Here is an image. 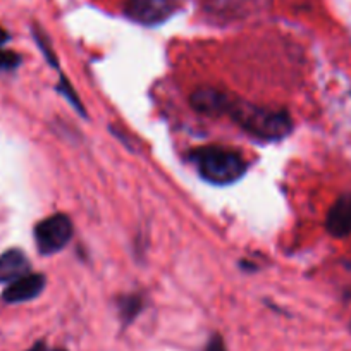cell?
<instances>
[{"label": "cell", "instance_id": "cell-11", "mask_svg": "<svg viewBox=\"0 0 351 351\" xmlns=\"http://www.w3.org/2000/svg\"><path fill=\"white\" fill-rule=\"evenodd\" d=\"M205 351H228L226 350V343L222 339L221 334H214V336L208 339L207 346H205Z\"/></svg>", "mask_w": 351, "mask_h": 351}, {"label": "cell", "instance_id": "cell-3", "mask_svg": "<svg viewBox=\"0 0 351 351\" xmlns=\"http://www.w3.org/2000/svg\"><path fill=\"white\" fill-rule=\"evenodd\" d=\"M74 226L69 215L53 214L35 226V243L42 255H53L69 245Z\"/></svg>", "mask_w": 351, "mask_h": 351}, {"label": "cell", "instance_id": "cell-10", "mask_svg": "<svg viewBox=\"0 0 351 351\" xmlns=\"http://www.w3.org/2000/svg\"><path fill=\"white\" fill-rule=\"evenodd\" d=\"M23 62V57L12 50L0 49V71H14Z\"/></svg>", "mask_w": 351, "mask_h": 351}, {"label": "cell", "instance_id": "cell-5", "mask_svg": "<svg viewBox=\"0 0 351 351\" xmlns=\"http://www.w3.org/2000/svg\"><path fill=\"white\" fill-rule=\"evenodd\" d=\"M45 285H47L45 276L29 272V274L23 276V278L16 279L14 282L8 285V288H5L4 293H2V302L9 303V305L29 302V300L42 295V291L45 289Z\"/></svg>", "mask_w": 351, "mask_h": 351}, {"label": "cell", "instance_id": "cell-7", "mask_svg": "<svg viewBox=\"0 0 351 351\" xmlns=\"http://www.w3.org/2000/svg\"><path fill=\"white\" fill-rule=\"evenodd\" d=\"M326 229L334 238L351 234V193L343 195L334 202L326 219Z\"/></svg>", "mask_w": 351, "mask_h": 351}, {"label": "cell", "instance_id": "cell-12", "mask_svg": "<svg viewBox=\"0 0 351 351\" xmlns=\"http://www.w3.org/2000/svg\"><path fill=\"white\" fill-rule=\"evenodd\" d=\"M28 351H67L64 348H52L45 343V341H38V343L33 344Z\"/></svg>", "mask_w": 351, "mask_h": 351}, {"label": "cell", "instance_id": "cell-1", "mask_svg": "<svg viewBox=\"0 0 351 351\" xmlns=\"http://www.w3.org/2000/svg\"><path fill=\"white\" fill-rule=\"evenodd\" d=\"M228 117H231L245 133L260 141H279L293 131V119L286 110L255 106L232 97Z\"/></svg>", "mask_w": 351, "mask_h": 351}, {"label": "cell", "instance_id": "cell-4", "mask_svg": "<svg viewBox=\"0 0 351 351\" xmlns=\"http://www.w3.org/2000/svg\"><path fill=\"white\" fill-rule=\"evenodd\" d=\"M176 12L172 0H128L124 14L131 21L143 26L162 25Z\"/></svg>", "mask_w": 351, "mask_h": 351}, {"label": "cell", "instance_id": "cell-9", "mask_svg": "<svg viewBox=\"0 0 351 351\" xmlns=\"http://www.w3.org/2000/svg\"><path fill=\"white\" fill-rule=\"evenodd\" d=\"M117 306H119V317L123 320L124 326H130L134 319L141 313L145 306V298L140 293H131V295H124L117 300Z\"/></svg>", "mask_w": 351, "mask_h": 351}, {"label": "cell", "instance_id": "cell-2", "mask_svg": "<svg viewBox=\"0 0 351 351\" xmlns=\"http://www.w3.org/2000/svg\"><path fill=\"white\" fill-rule=\"evenodd\" d=\"M191 164L202 180L214 186H229L241 180L246 172V160L236 150L224 147H200L190 154Z\"/></svg>", "mask_w": 351, "mask_h": 351}, {"label": "cell", "instance_id": "cell-6", "mask_svg": "<svg viewBox=\"0 0 351 351\" xmlns=\"http://www.w3.org/2000/svg\"><path fill=\"white\" fill-rule=\"evenodd\" d=\"M232 95L215 90V88H200L191 95L190 104L195 110L205 116H226L231 106Z\"/></svg>", "mask_w": 351, "mask_h": 351}, {"label": "cell", "instance_id": "cell-13", "mask_svg": "<svg viewBox=\"0 0 351 351\" xmlns=\"http://www.w3.org/2000/svg\"><path fill=\"white\" fill-rule=\"evenodd\" d=\"M9 40H11V35H9L4 28H0V47L4 45V43H8Z\"/></svg>", "mask_w": 351, "mask_h": 351}, {"label": "cell", "instance_id": "cell-8", "mask_svg": "<svg viewBox=\"0 0 351 351\" xmlns=\"http://www.w3.org/2000/svg\"><path fill=\"white\" fill-rule=\"evenodd\" d=\"M32 272V263L25 252L19 248H11L0 255V282L11 285L16 279Z\"/></svg>", "mask_w": 351, "mask_h": 351}]
</instances>
